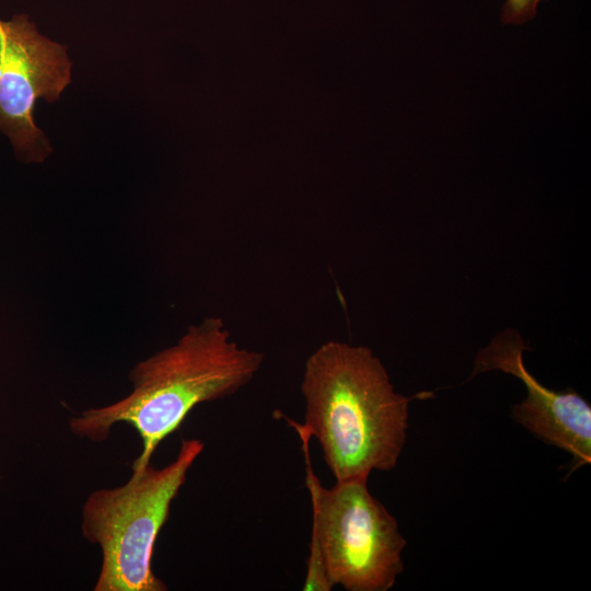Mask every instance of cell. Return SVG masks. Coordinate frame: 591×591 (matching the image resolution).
Segmentation results:
<instances>
[{"instance_id":"277c9868","label":"cell","mask_w":591,"mask_h":591,"mask_svg":"<svg viewBox=\"0 0 591 591\" xmlns=\"http://www.w3.org/2000/svg\"><path fill=\"white\" fill-rule=\"evenodd\" d=\"M205 444L183 439L173 462L132 471L127 483L92 491L82 506L81 533L99 545L102 564L94 591H165L152 559L171 503Z\"/></svg>"},{"instance_id":"7a4b0ae2","label":"cell","mask_w":591,"mask_h":591,"mask_svg":"<svg viewBox=\"0 0 591 591\" xmlns=\"http://www.w3.org/2000/svg\"><path fill=\"white\" fill-rule=\"evenodd\" d=\"M263 352L241 347L224 321L207 316L190 325L177 341L138 362L129 373L132 391L124 398L70 418L72 433L94 442L126 422L142 442L132 462L150 464L159 444L176 431L195 406L235 394L262 369Z\"/></svg>"},{"instance_id":"8992f818","label":"cell","mask_w":591,"mask_h":591,"mask_svg":"<svg viewBox=\"0 0 591 591\" xmlns=\"http://www.w3.org/2000/svg\"><path fill=\"white\" fill-rule=\"evenodd\" d=\"M524 340L515 331L498 334L476 356L473 376L499 370L518 378L526 397L512 407V418L544 442L568 452L572 468L591 463V405L576 391L545 387L524 366Z\"/></svg>"},{"instance_id":"3957f363","label":"cell","mask_w":591,"mask_h":591,"mask_svg":"<svg viewBox=\"0 0 591 591\" xmlns=\"http://www.w3.org/2000/svg\"><path fill=\"white\" fill-rule=\"evenodd\" d=\"M298 432L306 463L312 502V534L303 590L387 591L404 570L406 540L397 520L369 491L367 480L336 482L325 488L310 465L311 437Z\"/></svg>"},{"instance_id":"5b68a950","label":"cell","mask_w":591,"mask_h":591,"mask_svg":"<svg viewBox=\"0 0 591 591\" xmlns=\"http://www.w3.org/2000/svg\"><path fill=\"white\" fill-rule=\"evenodd\" d=\"M68 48L40 34L25 13L0 18V131L22 163H42L53 152L34 120L35 103H53L71 81Z\"/></svg>"},{"instance_id":"6da1fadb","label":"cell","mask_w":591,"mask_h":591,"mask_svg":"<svg viewBox=\"0 0 591 591\" xmlns=\"http://www.w3.org/2000/svg\"><path fill=\"white\" fill-rule=\"evenodd\" d=\"M302 428L314 437L336 482L367 480L393 470L404 450L409 405L432 396L397 393L381 360L364 346L328 340L306 359Z\"/></svg>"},{"instance_id":"52a82bcc","label":"cell","mask_w":591,"mask_h":591,"mask_svg":"<svg viewBox=\"0 0 591 591\" xmlns=\"http://www.w3.org/2000/svg\"><path fill=\"white\" fill-rule=\"evenodd\" d=\"M544 0H506L500 13L503 24H523L532 20Z\"/></svg>"}]
</instances>
